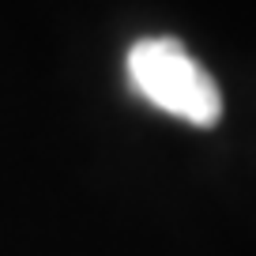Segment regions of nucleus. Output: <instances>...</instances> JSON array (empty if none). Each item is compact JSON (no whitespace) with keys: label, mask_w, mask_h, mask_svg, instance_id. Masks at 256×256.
<instances>
[{"label":"nucleus","mask_w":256,"mask_h":256,"mask_svg":"<svg viewBox=\"0 0 256 256\" xmlns=\"http://www.w3.org/2000/svg\"><path fill=\"white\" fill-rule=\"evenodd\" d=\"M128 80L151 106L188 124L211 128L222 117V94L177 38H144L128 49Z\"/></svg>","instance_id":"nucleus-1"}]
</instances>
